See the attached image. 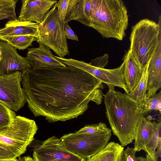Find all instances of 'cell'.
<instances>
[{"label": "cell", "instance_id": "6da1fadb", "mask_svg": "<svg viewBox=\"0 0 161 161\" xmlns=\"http://www.w3.org/2000/svg\"><path fill=\"white\" fill-rule=\"evenodd\" d=\"M21 82L30 110L50 123L77 118L90 101L101 104L104 95L102 82L72 66L31 67L22 75Z\"/></svg>", "mask_w": 161, "mask_h": 161}, {"label": "cell", "instance_id": "7a4b0ae2", "mask_svg": "<svg viewBox=\"0 0 161 161\" xmlns=\"http://www.w3.org/2000/svg\"><path fill=\"white\" fill-rule=\"evenodd\" d=\"M103 97L107 117L113 134L122 146L131 143L138 122L147 113L145 103L115 90H108Z\"/></svg>", "mask_w": 161, "mask_h": 161}, {"label": "cell", "instance_id": "3957f363", "mask_svg": "<svg viewBox=\"0 0 161 161\" xmlns=\"http://www.w3.org/2000/svg\"><path fill=\"white\" fill-rule=\"evenodd\" d=\"M91 27L103 37L121 41L128 25L126 7L121 0H93Z\"/></svg>", "mask_w": 161, "mask_h": 161}, {"label": "cell", "instance_id": "277c9868", "mask_svg": "<svg viewBox=\"0 0 161 161\" xmlns=\"http://www.w3.org/2000/svg\"><path fill=\"white\" fill-rule=\"evenodd\" d=\"M38 129L34 120L16 116L8 127L0 131V159L17 158L24 153Z\"/></svg>", "mask_w": 161, "mask_h": 161}, {"label": "cell", "instance_id": "5b68a950", "mask_svg": "<svg viewBox=\"0 0 161 161\" xmlns=\"http://www.w3.org/2000/svg\"><path fill=\"white\" fill-rule=\"evenodd\" d=\"M129 49L137 63L145 68L148 64L161 42V17L158 23L142 19L133 26L130 37Z\"/></svg>", "mask_w": 161, "mask_h": 161}, {"label": "cell", "instance_id": "8992f818", "mask_svg": "<svg viewBox=\"0 0 161 161\" xmlns=\"http://www.w3.org/2000/svg\"><path fill=\"white\" fill-rule=\"evenodd\" d=\"M64 25L59 18L55 4L37 26L36 41L45 45L61 58L70 53L64 35Z\"/></svg>", "mask_w": 161, "mask_h": 161}, {"label": "cell", "instance_id": "52a82bcc", "mask_svg": "<svg viewBox=\"0 0 161 161\" xmlns=\"http://www.w3.org/2000/svg\"><path fill=\"white\" fill-rule=\"evenodd\" d=\"M111 130L97 134H66L60 139L66 148L74 154L86 159L103 149L111 136Z\"/></svg>", "mask_w": 161, "mask_h": 161}, {"label": "cell", "instance_id": "ba28073f", "mask_svg": "<svg viewBox=\"0 0 161 161\" xmlns=\"http://www.w3.org/2000/svg\"><path fill=\"white\" fill-rule=\"evenodd\" d=\"M54 57L67 66H72L81 69L91 75L100 81L105 84L109 90H114V87L123 89L126 94L129 92L124 77L125 62L118 68L108 69L93 66L89 63L72 58Z\"/></svg>", "mask_w": 161, "mask_h": 161}, {"label": "cell", "instance_id": "9c48e42d", "mask_svg": "<svg viewBox=\"0 0 161 161\" xmlns=\"http://www.w3.org/2000/svg\"><path fill=\"white\" fill-rule=\"evenodd\" d=\"M22 78L19 71L0 75V103L14 112L19 110L26 103L21 85Z\"/></svg>", "mask_w": 161, "mask_h": 161}, {"label": "cell", "instance_id": "30bf717a", "mask_svg": "<svg viewBox=\"0 0 161 161\" xmlns=\"http://www.w3.org/2000/svg\"><path fill=\"white\" fill-rule=\"evenodd\" d=\"M34 161H86L70 152L55 136L44 141L33 151Z\"/></svg>", "mask_w": 161, "mask_h": 161}, {"label": "cell", "instance_id": "8fae6325", "mask_svg": "<svg viewBox=\"0 0 161 161\" xmlns=\"http://www.w3.org/2000/svg\"><path fill=\"white\" fill-rule=\"evenodd\" d=\"M31 67L26 57L19 55L16 49L7 42L0 41V75L17 71H20L23 75Z\"/></svg>", "mask_w": 161, "mask_h": 161}, {"label": "cell", "instance_id": "7c38bea8", "mask_svg": "<svg viewBox=\"0 0 161 161\" xmlns=\"http://www.w3.org/2000/svg\"><path fill=\"white\" fill-rule=\"evenodd\" d=\"M57 1L23 0L18 19L22 21L41 23Z\"/></svg>", "mask_w": 161, "mask_h": 161}, {"label": "cell", "instance_id": "4fadbf2b", "mask_svg": "<svg viewBox=\"0 0 161 161\" xmlns=\"http://www.w3.org/2000/svg\"><path fill=\"white\" fill-rule=\"evenodd\" d=\"M38 43V47L29 48L26 54V57L31 67L44 66L64 68L67 66L54 57L50 48L42 43Z\"/></svg>", "mask_w": 161, "mask_h": 161}, {"label": "cell", "instance_id": "5bb4252c", "mask_svg": "<svg viewBox=\"0 0 161 161\" xmlns=\"http://www.w3.org/2000/svg\"><path fill=\"white\" fill-rule=\"evenodd\" d=\"M148 70L147 99L156 94L161 87V42L150 61Z\"/></svg>", "mask_w": 161, "mask_h": 161}, {"label": "cell", "instance_id": "9a60e30c", "mask_svg": "<svg viewBox=\"0 0 161 161\" xmlns=\"http://www.w3.org/2000/svg\"><path fill=\"white\" fill-rule=\"evenodd\" d=\"M38 24L33 22L22 21L17 18L9 20L4 27L0 28V37L25 36L37 38Z\"/></svg>", "mask_w": 161, "mask_h": 161}, {"label": "cell", "instance_id": "2e32d148", "mask_svg": "<svg viewBox=\"0 0 161 161\" xmlns=\"http://www.w3.org/2000/svg\"><path fill=\"white\" fill-rule=\"evenodd\" d=\"M125 62L124 77L129 92H131L140 80L145 68L136 62L129 50L123 57Z\"/></svg>", "mask_w": 161, "mask_h": 161}, {"label": "cell", "instance_id": "e0dca14e", "mask_svg": "<svg viewBox=\"0 0 161 161\" xmlns=\"http://www.w3.org/2000/svg\"><path fill=\"white\" fill-rule=\"evenodd\" d=\"M154 132L153 122L142 116L136 128L134 149L136 152L145 149V147Z\"/></svg>", "mask_w": 161, "mask_h": 161}, {"label": "cell", "instance_id": "ac0fdd59", "mask_svg": "<svg viewBox=\"0 0 161 161\" xmlns=\"http://www.w3.org/2000/svg\"><path fill=\"white\" fill-rule=\"evenodd\" d=\"M124 147L114 142L108 143L102 150L86 161H121Z\"/></svg>", "mask_w": 161, "mask_h": 161}, {"label": "cell", "instance_id": "d6986e66", "mask_svg": "<svg viewBox=\"0 0 161 161\" xmlns=\"http://www.w3.org/2000/svg\"><path fill=\"white\" fill-rule=\"evenodd\" d=\"M93 12V0H80L74 13L72 20L91 27Z\"/></svg>", "mask_w": 161, "mask_h": 161}, {"label": "cell", "instance_id": "ffe728a7", "mask_svg": "<svg viewBox=\"0 0 161 161\" xmlns=\"http://www.w3.org/2000/svg\"><path fill=\"white\" fill-rule=\"evenodd\" d=\"M149 64L145 68L142 77L137 85L131 92L127 94L129 98L138 103H144L147 99L146 94Z\"/></svg>", "mask_w": 161, "mask_h": 161}, {"label": "cell", "instance_id": "44dd1931", "mask_svg": "<svg viewBox=\"0 0 161 161\" xmlns=\"http://www.w3.org/2000/svg\"><path fill=\"white\" fill-rule=\"evenodd\" d=\"M80 0H60L56 3L59 18L64 24L72 20L74 13Z\"/></svg>", "mask_w": 161, "mask_h": 161}, {"label": "cell", "instance_id": "7402d4cb", "mask_svg": "<svg viewBox=\"0 0 161 161\" xmlns=\"http://www.w3.org/2000/svg\"><path fill=\"white\" fill-rule=\"evenodd\" d=\"M0 40L7 42L15 49L24 50L32 46V42L37 41V38L31 36H7L0 37Z\"/></svg>", "mask_w": 161, "mask_h": 161}, {"label": "cell", "instance_id": "603a6c76", "mask_svg": "<svg viewBox=\"0 0 161 161\" xmlns=\"http://www.w3.org/2000/svg\"><path fill=\"white\" fill-rule=\"evenodd\" d=\"M17 0H0V20L17 18L16 7Z\"/></svg>", "mask_w": 161, "mask_h": 161}, {"label": "cell", "instance_id": "cb8c5ba5", "mask_svg": "<svg viewBox=\"0 0 161 161\" xmlns=\"http://www.w3.org/2000/svg\"><path fill=\"white\" fill-rule=\"evenodd\" d=\"M154 127V132L145 147V151L149 154L153 161H157L155 153L161 132V122L160 120L158 122H153Z\"/></svg>", "mask_w": 161, "mask_h": 161}, {"label": "cell", "instance_id": "d4e9b609", "mask_svg": "<svg viewBox=\"0 0 161 161\" xmlns=\"http://www.w3.org/2000/svg\"><path fill=\"white\" fill-rule=\"evenodd\" d=\"M16 116L15 112L0 103V131L8 127Z\"/></svg>", "mask_w": 161, "mask_h": 161}, {"label": "cell", "instance_id": "484cf974", "mask_svg": "<svg viewBox=\"0 0 161 161\" xmlns=\"http://www.w3.org/2000/svg\"><path fill=\"white\" fill-rule=\"evenodd\" d=\"M111 130L105 124L100 122L98 124L85 126L75 132L79 134H97L108 131Z\"/></svg>", "mask_w": 161, "mask_h": 161}, {"label": "cell", "instance_id": "4316f807", "mask_svg": "<svg viewBox=\"0 0 161 161\" xmlns=\"http://www.w3.org/2000/svg\"><path fill=\"white\" fill-rule=\"evenodd\" d=\"M145 110L147 113L152 110L161 111V92L147 99L145 102Z\"/></svg>", "mask_w": 161, "mask_h": 161}, {"label": "cell", "instance_id": "83f0119b", "mask_svg": "<svg viewBox=\"0 0 161 161\" xmlns=\"http://www.w3.org/2000/svg\"><path fill=\"white\" fill-rule=\"evenodd\" d=\"M109 58L108 54H105L102 56L92 60L89 63L91 65L97 68H105L108 62Z\"/></svg>", "mask_w": 161, "mask_h": 161}, {"label": "cell", "instance_id": "f1b7e54d", "mask_svg": "<svg viewBox=\"0 0 161 161\" xmlns=\"http://www.w3.org/2000/svg\"><path fill=\"white\" fill-rule=\"evenodd\" d=\"M136 152L134 148L127 147L123 151L121 161H138L137 157L136 155Z\"/></svg>", "mask_w": 161, "mask_h": 161}, {"label": "cell", "instance_id": "f546056e", "mask_svg": "<svg viewBox=\"0 0 161 161\" xmlns=\"http://www.w3.org/2000/svg\"><path fill=\"white\" fill-rule=\"evenodd\" d=\"M64 33L66 39H69L78 41L79 40L77 36L69 26L68 23L64 25Z\"/></svg>", "mask_w": 161, "mask_h": 161}, {"label": "cell", "instance_id": "4dcf8cb0", "mask_svg": "<svg viewBox=\"0 0 161 161\" xmlns=\"http://www.w3.org/2000/svg\"><path fill=\"white\" fill-rule=\"evenodd\" d=\"M161 138L158 141L155 153V158L157 161H158V158L161 156Z\"/></svg>", "mask_w": 161, "mask_h": 161}, {"label": "cell", "instance_id": "1f68e13d", "mask_svg": "<svg viewBox=\"0 0 161 161\" xmlns=\"http://www.w3.org/2000/svg\"><path fill=\"white\" fill-rule=\"evenodd\" d=\"M138 161H153L152 158L149 154H147L146 155V158L142 157H137Z\"/></svg>", "mask_w": 161, "mask_h": 161}, {"label": "cell", "instance_id": "d6a6232c", "mask_svg": "<svg viewBox=\"0 0 161 161\" xmlns=\"http://www.w3.org/2000/svg\"><path fill=\"white\" fill-rule=\"evenodd\" d=\"M18 161H34L33 158L30 156L19 157Z\"/></svg>", "mask_w": 161, "mask_h": 161}, {"label": "cell", "instance_id": "836d02e7", "mask_svg": "<svg viewBox=\"0 0 161 161\" xmlns=\"http://www.w3.org/2000/svg\"><path fill=\"white\" fill-rule=\"evenodd\" d=\"M0 161H18V159L17 158L0 159Z\"/></svg>", "mask_w": 161, "mask_h": 161}]
</instances>
